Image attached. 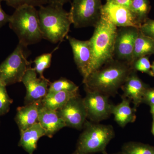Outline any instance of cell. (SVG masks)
I'll return each mask as SVG.
<instances>
[{
    "label": "cell",
    "mask_w": 154,
    "mask_h": 154,
    "mask_svg": "<svg viewBox=\"0 0 154 154\" xmlns=\"http://www.w3.org/2000/svg\"><path fill=\"white\" fill-rule=\"evenodd\" d=\"M5 2L8 5L15 9L25 5L40 7L48 4V0H2Z\"/></svg>",
    "instance_id": "4316f807"
},
{
    "label": "cell",
    "mask_w": 154,
    "mask_h": 154,
    "mask_svg": "<svg viewBox=\"0 0 154 154\" xmlns=\"http://www.w3.org/2000/svg\"><path fill=\"white\" fill-rule=\"evenodd\" d=\"M142 103L149 105H154V88H149L144 95Z\"/></svg>",
    "instance_id": "f1b7e54d"
},
{
    "label": "cell",
    "mask_w": 154,
    "mask_h": 154,
    "mask_svg": "<svg viewBox=\"0 0 154 154\" xmlns=\"http://www.w3.org/2000/svg\"><path fill=\"white\" fill-rule=\"evenodd\" d=\"M38 14L43 38L54 44L63 41L72 24L69 13L63 6L47 4L39 7Z\"/></svg>",
    "instance_id": "3957f363"
},
{
    "label": "cell",
    "mask_w": 154,
    "mask_h": 154,
    "mask_svg": "<svg viewBox=\"0 0 154 154\" xmlns=\"http://www.w3.org/2000/svg\"><path fill=\"white\" fill-rule=\"evenodd\" d=\"M152 54H154V40L144 35L139 30L135 42L132 65L139 58Z\"/></svg>",
    "instance_id": "ffe728a7"
},
{
    "label": "cell",
    "mask_w": 154,
    "mask_h": 154,
    "mask_svg": "<svg viewBox=\"0 0 154 154\" xmlns=\"http://www.w3.org/2000/svg\"><path fill=\"white\" fill-rule=\"evenodd\" d=\"M2 0H0V29L7 23H8L10 21L11 16L6 14L5 11L2 8Z\"/></svg>",
    "instance_id": "f546056e"
},
{
    "label": "cell",
    "mask_w": 154,
    "mask_h": 154,
    "mask_svg": "<svg viewBox=\"0 0 154 154\" xmlns=\"http://www.w3.org/2000/svg\"><path fill=\"white\" fill-rule=\"evenodd\" d=\"M129 9L141 24L148 18L151 10L149 0H132Z\"/></svg>",
    "instance_id": "44dd1931"
},
{
    "label": "cell",
    "mask_w": 154,
    "mask_h": 154,
    "mask_svg": "<svg viewBox=\"0 0 154 154\" xmlns=\"http://www.w3.org/2000/svg\"><path fill=\"white\" fill-rule=\"evenodd\" d=\"M149 87L139 77L137 71L133 69L127 78L121 89L123 91L122 97L130 100L137 109L142 103L144 95Z\"/></svg>",
    "instance_id": "5bb4252c"
},
{
    "label": "cell",
    "mask_w": 154,
    "mask_h": 154,
    "mask_svg": "<svg viewBox=\"0 0 154 154\" xmlns=\"http://www.w3.org/2000/svg\"><path fill=\"white\" fill-rule=\"evenodd\" d=\"M37 75L34 68L30 67L22 78V82L26 90L25 105L41 100L48 93L51 82L45 77L37 78Z\"/></svg>",
    "instance_id": "7c38bea8"
},
{
    "label": "cell",
    "mask_w": 154,
    "mask_h": 154,
    "mask_svg": "<svg viewBox=\"0 0 154 154\" xmlns=\"http://www.w3.org/2000/svg\"><path fill=\"white\" fill-rule=\"evenodd\" d=\"M79 90V87L73 82L66 78H61L59 79L50 83L48 92H74Z\"/></svg>",
    "instance_id": "603a6c76"
},
{
    "label": "cell",
    "mask_w": 154,
    "mask_h": 154,
    "mask_svg": "<svg viewBox=\"0 0 154 154\" xmlns=\"http://www.w3.org/2000/svg\"><path fill=\"white\" fill-rule=\"evenodd\" d=\"M8 24L19 38V43L25 46L36 44L43 39L38 10L35 7L25 5L15 9Z\"/></svg>",
    "instance_id": "277c9868"
},
{
    "label": "cell",
    "mask_w": 154,
    "mask_h": 154,
    "mask_svg": "<svg viewBox=\"0 0 154 154\" xmlns=\"http://www.w3.org/2000/svg\"><path fill=\"white\" fill-rule=\"evenodd\" d=\"M57 112L66 127L78 130H82L88 120L83 98L80 95L72 98L63 107L58 110Z\"/></svg>",
    "instance_id": "8fae6325"
},
{
    "label": "cell",
    "mask_w": 154,
    "mask_h": 154,
    "mask_svg": "<svg viewBox=\"0 0 154 154\" xmlns=\"http://www.w3.org/2000/svg\"><path fill=\"white\" fill-rule=\"evenodd\" d=\"M151 69L152 72L153 73L154 75V62H153L151 64Z\"/></svg>",
    "instance_id": "e575fe53"
},
{
    "label": "cell",
    "mask_w": 154,
    "mask_h": 154,
    "mask_svg": "<svg viewBox=\"0 0 154 154\" xmlns=\"http://www.w3.org/2000/svg\"><path fill=\"white\" fill-rule=\"evenodd\" d=\"M94 27L93 36L89 39L92 57L87 77L114 59V45L118 28L102 17Z\"/></svg>",
    "instance_id": "7a4b0ae2"
},
{
    "label": "cell",
    "mask_w": 154,
    "mask_h": 154,
    "mask_svg": "<svg viewBox=\"0 0 154 154\" xmlns=\"http://www.w3.org/2000/svg\"><path fill=\"white\" fill-rule=\"evenodd\" d=\"M139 31L138 28L132 27L117 29L114 45V59L131 66L135 42Z\"/></svg>",
    "instance_id": "30bf717a"
},
{
    "label": "cell",
    "mask_w": 154,
    "mask_h": 154,
    "mask_svg": "<svg viewBox=\"0 0 154 154\" xmlns=\"http://www.w3.org/2000/svg\"><path fill=\"white\" fill-rule=\"evenodd\" d=\"M38 122L45 130V136L50 138L60 129L66 127L57 111L48 109L42 104L39 108Z\"/></svg>",
    "instance_id": "9a60e30c"
},
{
    "label": "cell",
    "mask_w": 154,
    "mask_h": 154,
    "mask_svg": "<svg viewBox=\"0 0 154 154\" xmlns=\"http://www.w3.org/2000/svg\"><path fill=\"white\" fill-rule=\"evenodd\" d=\"M13 102V99L8 94L6 86L0 81V116L8 113Z\"/></svg>",
    "instance_id": "d4e9b609"
},
{
    "label": "cell",
    "mask_w": 154,
    "mask_h": 154,
    "mask_svg": "<svg viewBox=\"0 0 154 154\" xmlns=\"http://www.w3.org/2000/svg\"><path fill=\"white\" fill-rule=\"evenodd\" d=\"M132 67L136 71L140 72L150 76L154 77L148 56L143 57L136 60L132 64Z\"/></svg>",
    "instance_id": "484cf974"
},
{
    "label": "cell",
    "mask_w": 154,
    "mask_h": 154,
    "mask_svg": "<svg viewBox=\"0 0 154 154\" xmlns=\"http://www.w3.org/2000/svg\"><path fill=\"white\" fill-rule=\"evenodd\" d=\"M79 95V90L74 92H48L47 95L42 99V103L44 107L48 109L57 111L72 98Z\"/></svg>",
    "instance_id": "d6986e66"
},
{
    "label": "cell",
    "mask_w": 154,
    "mask_h": 154,
    "mask_svg": "<svg viewBox=\"0 0 154 154\" xmlns=\"http://www.w3.org/2000/svg\"><path fill=\"white\" fill-rule=\"evenodd\" d=\"M113 2L129 8L132 0H110Z\"/></svg>",
    "instance_id": "4dcf8cb0"
},
{
    "label": "cell",
    "mask_w": 154,
    "mask_h": 154,
    "mask_svg": "<svg viewBox=\"0 0 154 154\" xmlns=\"http://www.w3.org/2000/svg\"><path fill=\"white\" fill-rule=\"evenodd\" d=\"M27 48L19 42L14 51L0 64V81L6 87L22 82L30 67L31 63L28 60L30 53Z\"/></svg>",
    "instance_id": "8992f818"
},
{
    "label": "cell",
    "mask_w": 154,
    "mask_h": 154,
    "mask_svg": "<svg viewBox=\"0 0 154 154\" xmlns=\"http://www.w3.org/2000/svg\"><path fill=\"white\" fill-rule=\"evenodd\" d=\"M57 48L52 52L43 54L37 57L33 61V63L35 64L34 69L40 78L45 77L43 72L46 69H48L51 65L53 53Z\"/></svg>",
    "instance_id": "cb8c5ba5"
},
{
    "label": "cell",
    "mask_w": 154,
    "mask_h": 154,
    "mask_svg": "<svg viewBox=\"0 0 154 154\" xmlns=\"http://www.w3.org/2000/svg\"><path fill=\"white\" fill-rule=\"evenodd\" d=\"M122 102L116 105H113L112 114L114 116L116 123L121 127L124 128L127 125L134 122L136 119V110L131 106L130 100L121 96Z\"/></svg>",
    "instance_id": "ac0fdd59"
},
{
    "label": "cell",
    "mask_w": 154,
    "mask_h": 154,
    "mask_svg": "<svg viewBox=\"0 0 154 154\" xmlns=\"http://www.w3.org/2000/svg\"><path fill=\"white\" fill-rule=\"evenodd\" d=\"M139 30L144 35L154 40V19L148 18L142 24Z\"/></svg>",
    "instance_id": "83f0119b"
},
{
    "label": "cell",
    "mask_w": 154,
    "mask_h": 154,
    "mask_svg": "<svg viewBox=\"0 0 154 154\" xmlns=\"http://www.w3.org/2000/svg\"><path fill=\"white\" fill-rule=\"evenodd\" d=\"M151 132L152 134L154 136V120H153L152 123Z\"/></svg>",
    "instance_id": "836d02e7"
},
{
    "label": "cell",
    "mask_w": 154,
    "mask_h": 154,
    "mask_svg": "<svg viewBox=\"0 0 154 154\" xmlns=\"http://www.w3.org/2000/svg\"><path fill=\"white\" fill-rule=\"evenodd\" d=\"M71 47L75 63L83 80L87 77L92 60V53L90 40H81L69 36H66Z\"/></svg>",
    "instance_id": "4fadbf2b"
},
{
    "label": "cell",
    "mask_w": 154,
    "mask_h": 154,
    "mask_svg": "<svg viewBox=\"0 0 154 154\" xmlns=\"http://www.w3.org/2000/svg\"><path fill=\"white\" fill-rule=\"evenodd\" d=\"M72 1V0H48V4H54L63 6L64 4Z\"/></svg>",
    "instance_id": "1f68e13d"
},
{
    "label": "cell",
    "mask_w": 154,
    "mask_h": 154,
    "mask_svg": "<svg viewBox=\"0 0 154 154\" xmlns=\"http://www.w3.org/2000/svg\"><path fill=\"white\" fill-rule=\"evenodd\" d=\"M41 100L17 108L15 120L19 131L28 129L38 122L39 108L42 104Z\"/></svg>",
    "instance_id": "2e32d148"
},
{
    "label": "cell",
    "mask_w": 154,
    "mask_h": 154,
    "mask_svg": "<svg viewBox=\"0 0 154 154\" xmlns=\"http://www.w3.org/2000/svg\"><path fill=\"white\" fill-rule=\"evenodd\" d=\"M45 134L44 128L37 122L28 129L20 131L18 146L28 154H34L37 149L38 140L42 137L45 136Z\"/></svg>",
    "instance_id": "e0dca14e"
},
{
    "label": "cell",
    "mask_w": 154,
    "mask_h": 154,
    "mask_svg": "<svg viewBox=\"0 0 154 154\" xmlns=\"http://www.w3.org/2000/svg\"><path fill=\"white\" fill-rule=\"evenodd\" d=\"M117 28L132 27L139 28L141 24L138 21L129 8L107 0L102 5L101 17Z\"/></svg>",
    "instance_id": "9c48e42d"
},
{
    "label": "cell",
    "mask_w": 154,
    "mask_h": 154,
    "mask_svg": "<svg viewBox=\"0 0 154 154\" xmlns=\"http://www.w3.org/2000/svg\"><path fill=\"white\" fill-rule=\"evenodd\" d=\"M150 112L152 115H154V105L150 106Z\"/></svg>",
    "instance_id": "d6a6232c"
},
{
    "label": "cell",
    "mask_w": 154,
    "mask_h": 154,
    "mask_svg": "<svg viewBox=\"0 0 154 154\" xmlns=\"http://www.w3.org/2000/svg\"><path fill=\"white\" fill-rule=\"evenodd\" d=\"M80 135L76 148L71 154L103 153L115 137L113 127L87 120Z\"/></svg>",
    "instance_id": "5b68a950"
},
{
    "label": "cell",
    "mask_w": 154,
    "mask_h": 154,
    "mask_svg": "<svg viewBox=\"0 0 154 154\" xmlns=\"http://www.w3.org/2000/svg\"><path fill=\"white\" fill-rule=\"evenodd\" d=\"M102 154H108V153H107V152H106V151L104 152H103V153H102ZM111 154H122V153L121 152H118L116 153Z\"/></svg>",
    "instance_id": "d590c367"
},
{
    "label": "cell",
    "mask_w": 154,
    "mask_h": 154,
    "mask_svg": "<svg viewBox=\"0 0 154 154\" xmlns=\"http://www.w3.org/2000/svg\"><path fill=\"white\" fill-rule=\"evenodd\" d=\"M133 69L128 64L114 58L83 80L85 91L115 96Z\"/></svg>",
    "instance_id": "6da1fadb"
},
{
    "label": "cell",
    "mask_w": 154,
    "mask_h": 154,
    "mask_svg": "<svg viewBox=\"0 0 154 154\" xmlns=\"http://www.w3.org/2000/svg\"><path fill=\"white\" fill-rule=\"evenodd\" d=\"M69 13L75 28L95 27L101 17V0H72Z\"/></svg>",
    "instance_id": "52a82bcc"
},
{
    "label": "cell",
    "mask_w": 154,
    "mask_h": 154,
    "mask_svg": "<svg viewBox=\"0 0 154 154\" xmlns=\"http://www.w3.org/2000/svg\"><path fill=\"white\" fill-rule=\"evenodd\" d=\"M83 98L87 112L88 119L95 123L107 119L112 114L113 105L109 96L96 91H85Z\"/></svg>",
    "instance_id": "ba28073f"
},
{
    "label": "cell",
    "mask_w": 154,
    "mask_h": 154,
    "mask_svg": "<svg viewBox=\"0 0 154 154\" xmlns=\"http://www.w3.org/2000/svg\"><path fill=\"white\" fill-rule=\"evenodd\" d=\"M122 154H154V146L138 142L130 141L123 144Z\"/></svg>",
    "instance_id": "7402d4cb"
},
{
    "label": "cell",
    "mask_w": 154,
    "mask_h": 154,
    "mask_svg": "<svg viewBox=\"0 0 154 154\" xmlns=\"http://www.w3.org/2000/svg\"><path fill=\"white\" fill-rule=\"evenodd\" d=\"M152 116L153 120H154V115H152Z\"/></svg>",
    "instance_id": "8d00e7d4"
}]
</instances>
